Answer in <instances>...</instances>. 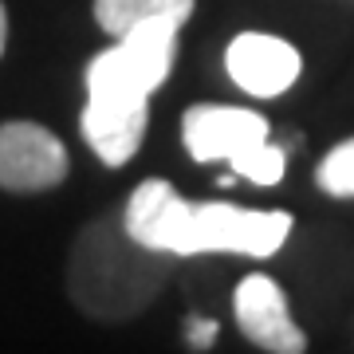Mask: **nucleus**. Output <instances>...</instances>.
I'll return each instance as SVG.
<instances>
[{
	"instance_id": "4",
	"label": "nucleus",
	"mask_w": 354,
	"mask_h": 354,
	"mask_svg": "<svg viewBox=\"0 0 354 354\" xmlns=\"http://www.w3.org/2000/svg\"><path fill=\"white\" fill-rule=\"evenodd\" d=\"M71 158L48 127L12 118L0 127V189L4 193H48L64 185Z\"/></svg>"
},
{
	"instance_id": "3",
	"label": "nucleus",
	"mask_w": 354,
	"mask_h": 354,
	"mask_svg": "<svg viewBox=\"0 0 354 354\" xmlns=\"http://www.w3.org/2000/svg\"><path fill=\"white\" fill-rule=\"evenodd\" d=\"M181 142L197 165L225 162L232 185L236 177L252 185H279L288 169V150L272 142V127L264 114L228 102H197L181 114Z\"/></svg>"
},
{
	"instance_id": "8",
	"label": "nucleus",
	"mask_w": 354,
	"mask_h": 354,
	"mask_svg": "<svg viewBox=\"0 0 354 354\" xmlns=\"http://www.w3.org/2000/svg\"><path fill=\"white\" fill-rule=\"evenodd\" d=\"M315 185L327 197L339 201H354V138L339 142L335 150H327V158L315 169Z\"/></svg>"
},
{
	"instance_id": "1",
	"label": "nucleus",
	"mask_w": 354,
	"mask_h": 354,
	"mask_svg": "<svg viewBox=\"0 0 354 354\" xmlns=\"http://www.w3.org/2000/svg\"><path fill=\"white\" fill-rule=\"evenodd\" d=\"M181 24L185 20L177 16L146 20L127 36H114L87 64V102L79 130L102 165L118 169L134 162L150 130V99L174 71Z\"/></svg>"
},
{
	"instance_id": "5",
	"label": "nucleus",
	"mask_w": 354,
	"mask_h": 354,
	"mask_svg": "<svg viewBox=\"0 0 354 354\" xmlns=\"http://www.w3.org/2000/svg\"><path fill=\"white\" fill-rule=\"evenodd\" d=\"M228 79L252 99H279L304 75V55L283 36L272 32H241L225 48Z\"/></svg>"
},
{
	"instance_id": "10",
	"label": "nucleus",
	"mask_w": 354,
	"mask_h": 354,
	"mask_svg": "<svg viewBox=\"0 0 354 354\" xmlns=\"http://www.w3.org/2000/svg\"><path fill=\"white\" fill-rule=\"evenodd\" d=\"M4 44H8V8L0 0V55H4Z\"/></svg>"
},
{
	"instance_id": "2",
	"label": "nucleus",
	"mask_w": 354,
	"mask_h": 354,
	"mask_svg": "<svg viewBox=\"0 0 354 354\" xmlns=\"http://www.w3.org/2000/svg\"><path fill=\"white\" fill-rule=\"evenodd\" d=\"M291 221L288 209H244L228 201H189L165 181L146 177L130 193L122 232L142 252L158 256H248L268 260L288 244Z\"/></svg>"
},
{
	"instance_id": "6",
	"label": "nucleus",
	"mask_w": 354,
	"mask_h": 354,
	"mask_svg": "<svg viewBox=\"0 0 354 354\" xmlns=\"http://www.w3.org/2000/svg\"><path fill=\"white\" fill-rule=\"evenodd\" d=\"M232 319L260 351H272V354L307 351V330L291 319L283 288L264 272H252L232 288Z\"/></svg>"
},
{
	"instance_id": "9",
	"label": "nucleus",
	"mask_w": 354,
	"mask_h": 354,
	"mask_svg": "<svg viewBox=\"0 0 354 354\" xmlns=\"http://www.w3.org/2000/svg\"><path fill=\"white\" fill-rule=\"evenodd\" d=\"M189 342L201 351V346H213L216 342V323L213 319H193L189 323Z\"/></svg>"
},
{
	"instance_id": "7",
	"label": "nucleus",
	"mask_w": 354,
	"mask_h": 354,
	"mask_svg": "<svg viewBox=\"0 0 354 354\" xmlns=\"http://www.w3.org/2000/svg\"><path fill=\"white\" fill-rule=\"evenodd\" d=\"M193 8H197V0H95V24L114 39L146 20H158V16L189 20Z\"/></svg>"
}]
</instances>
